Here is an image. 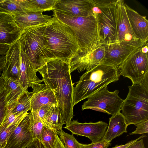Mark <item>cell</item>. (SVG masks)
Returning a JSON list of instances; mask_svg holds the SVG:
<instances>
[{
	"mask_svg": "<svg viewBox=\"0 0 148 148\" xmlns=\"http://www.w3.org/2000/svg\"><path fill=\"white\" fill-rule=\"evenodd\" d=\"M45 85L54 94L63 119L68 125L74 116L73 94L74 84L69 64L56 59L46 62L38 71Z\"/></svg>",
	"mask_w": 148,
	"mask_h": 148,
	"instance_id": "obj_1",
	"label": "cell"
},
{
	"mask_svg": "<svg viewBox=\"0 0 148 148\" xmlns=\"http://www.w3.org/2000/svg\"><path fill=\"white\" fill-rule=\"evenodd\" d=\"M53 16V20L46 25L45 30L47 44L56 59L69 64L80 50L77 38L71 28Z\"/></svg>",
	"mask_w": 148,
	"mask_h": 148,
	"instance_id": "obj_2",
	"label": "cell"
},
{
	"mask_svg": "<svg viewBox=\"0 0 148 148\" xmlns=\"http://www.w3.org/2000/svg\"><path fill=\"white\" fill-rule=\"evenodd\" d=\"M120 76L118 68L103 64L86 71L74 87L73 106L110 83L118 80Z\"/></svg>",
	"mask_w": 148,
	"mask_h": 148,
	"instance_id": "obj_3",
	"label": "cell"
},
{
	"mask_svg": "<svg viewBox=\"0 0 148 148\" xmlns=\"http://www.w3.org/2000/svg\"><path fill=\"white\" fill-rule=\"evenodd\" d=\"M47 24L26 29L18 40L21 50L28 57L37 72L46 62L56 59L49 49L44 35Z\"/></svg>",
	"mask_w": 148,
	"mask_h": 148,
	"instance_id": "obj_4",
	"label": "cell"
},
{
	"mask_svg": "<svg viewBox=\"0 0 148 148\" xmlns=\"http://www.w3.org/2000/svg\"><path fill=\"white\" fill-rule=\"evenodd\" d=\"M121 110L127 126L148 119V75L143 82L129 86Z\"/></svg>",
	"mask_w": 148,
	"mask_h": 148,
	"instance_id": "obj_5",
	"label": "cell"
},
{
	"mask_svg": "<svg viewBox=\"0 0 148 148\" xmlns=\"http://www.w3.org/2000/svg\"><path fill=\"white\" fill-rule=\"evenodd\" d=\"M53 11V15L70 27L75 34L80 47L78 51L91 49L100 42L97 20L93 15L71 16Z\"/></svg>",
	"mask_w": 148,
	"mask_h": 148,
	"instance_id": "obj_6",
	"label": "cell"
},
{
	"mask_svg": "<svg viewBox=\"0 0 148 148\" xmlns=\"http://www.w3.org/2000/svg\"><path fill=\"white\" fill-rule=\"evenodd\" d=\"M119 91H110L106 87L88 98L82 110L90 109L112 115L120 112L124 100L119 96Z\"/></svg>",
	"mask_w": 148,
	"mask_h": 148,
	"instance_id": "obj_7",
	"label": "cell"
},
{
	"mask_svg": "<svg viewBox=\"0 0 148 148\" xmlns=\"http://www.w3.org/2000/svg\"><path fill=\"white\" fill-rule=\"evenodd\" d=\"M148 40L121 42L105 45V54L101 64L118 68L125 60L139 50Z\"/></svg>",
	"mask_w": 148,
	"mask_h": 148,
	"instance_id": "obj_8",
	"label": "cell"
},
{
	"mask_svg": "<svg viewBox=\"0 0 148 148\" xmlns=\"http://www.w3.org/2000/svg\"><path fill=\"white\" fill-rule=\"evenodd\" d=\"M117 0H113L105 5L96 6L101 10L96 17L98 24L100 42L108 45L117 42L115 16Z\"/></svg>",
	"mask_w": 148,
	"mask_h": 148,
	"instance_id": "obj_9",
	"label": "cell"
},
{
	"mask_svg": "<svg viewBox=\"0 0 148 148\" xmlns=\"http://www.w3.org/2000/svg\"><path fill=\"white\" fill-rule=\"evenodd\" d=\"M120 75L127 77L132 84L141 83L148 75V53L140 49L129 57L118 67Z\"/></svg>",
	"mask_w": 148,
	"mask_h": 148,
	"instance_id": "obj_10",
	"label": "cell"
},
{
	"mask_svg": "<svg viewBox=\"0 0 148 148\" xmlns=\"http://www.w3.org/2000/svg\"><path fill=\"white\" fill-rule=\"evenodd\" d=\"M105 54V45L100 42L91 49L78 51L69 61L71 73L76 70L79 72L91 70L102 63Z\"/></svg>",
	"mask_w": 148,
	"mask_h": 148,
	"instance_id": "obj_11",
	"label": "cell"
},
{
	"mask_svg": "<svg viewBox=\"0 0 148 148\" xmlns=\"http://www.w3.org/2000/svg\"><path fill=\"white\" fill-rule=\"evenodd\" d=\"M108 126L107 123L102 121L82 123L77 120H73L68 125L64 127L70 131L73 134L88 138L92 143H94L102 139Z\"/></svg>",
	"mask_w": 148,
	"mask_h": 148,
	"instance_id": "obj_12",
	"label": "cell"
},
{
	"mask_svg": "<svg viewBox=\"0 0 148 148\" xmlns=\"http://www.w3.org/2000/svg\"><path fill=\"white\" fill-rule=\"evenodd\" d=\"M123 0H117L115 5V16L117 42L135 41L138 40L132 31Z\"/></svg>",
	"mask_w": 148,
	"mask_h": 148,
	"instance_id": "obj_13",
	"label": "cell"
},
{
	"mask_svg": "<svg viewBox=\"0 0 148 148\" xmlns=\"http://www.w3.org/2000/svg\"><path fill=\"white\" fill-rule=\"evenodd\" d=\"M53 10L71 16L87 17L93 15L90 0H58Z\"/></svg>",
	"mask_w": 148,
	"mask_h": 148,
	"instance_id": "obj_14",
	"label": "cell"
},
{
	"mask_svg": "<svg viewBox=\"0 0 148 148\" xmlns=\"http://www.w3.org/2000/svg\"><path fill=\"white\" fill-rule=\"evenodd\" d=\"M30 125L29 114L15 128L4 148H27L28 147L34 140Z\"/></svg>",
	"mask_w": 148,
	"mask_h": 148,
	"instance_id": "obj_15",
	"label": "cell"
},
{
	"mask_svg": "<svg viewBox=\"0 0 148 148\" xmlns=\"http://www.w3.org/2000/svg\"><path fill=\"white\" fill-rule=\"evenodd\" d=\"M22 32L13 15L0 12V44L13 43L19 39Z\"/></svg>",
	"mask_w": 148,
	"mask_h": 148,
	"instance_id": "obj_16",
	"label": "cell"
},
{
	"mask_svg": "<svg viewBox=\"0 0 148 148\" xmlns=\"http://www.w3.org/2000/svg\"><path fill=\"white\" fill-rule=\"evenodd\" d=\"M42 11L27 10L13 15L15 21L22 32L28 28L47 24L53 20V17L42 14Z\"/></svg>",
	"mask_w": 148,
	"mask_h": 148,
	"instance_id": "obj_17",
	"label": "cell"
},
{
	"mask_svg": "<svg viewBox=\"0 0 148 148\" xmlns=\"http://www.w3.org/2000/svg\"><path fill=\"white\" fill-rule=\"evenodd\" d=\"M21 48L18 40L9 45L6 53L4 67L1 73L4 77L19 80Z\"/></svg>",
	"mask_w": 148,
	"mask_h": 148,
	"instance_id": "obj_18",
	"label": "cell"
},
{
	"mask_svg": "<svg viewBox=\"0 0 148 148\" xmlns=\"http://www.w3.org/2000/svg\"><path fill=\"white\" fill-rule=\"evenodd\" d=\"M37 71L27 55L21 49L20 55L19 77L18 81L26 90L36 84L42 81L36 75Z\"/></svg>",
	"mask_w": 148,
	"mask_h": 148,
	"instance_id": "obj_19",
	"label": "cell"
},
{
	"mask_svg": "<svg viewBox=\"0 0 148 148\" xmlns=\"http://www.w3.org/2000/svg\"><path fill=\"white\" fill-rule=\"evenodd\" d=\"M32 88L30 111H36L44 105L52 106L57 105L53 92L45 84H36Z\"/></svg>",
	"mask_w": 148,
	"mask_h": 148,
	"instance_id": "obj_20",
	"label": "cell"
},
{
	"mask_svg": "<svg viewBox=\"0 0 148 148\" xmlns=\"http://www.w3.org/2000/svg\"><path fill=\"white\" fill-rule=\"evenodd\" d=\"M125 5L127 16L135 37L138 40H148V21L146 16L140 15L126 3Z\"/></svg>",
	"mask_w": 148,
	"mask_h": 148,
	"instance_id": "obj_21",
	"label": "cell"
},
{
	"mask_svg": "<svg viewBox=\"0 0 148 148\" xmlns=\"http://www.w3.org/2000/svg\"><path fill=\"white\" fill-rule=\"evenodd\" d=\"M127 125L120 112L112 115L109 119V122L106 133L102 139L110 142L115 138L127 133Z\"/></svg>",
	"mask_w": 148,
	"mask_h": 148,
	"instance_id": "obj_22",
	"label": "cell"
},
{
	"mask_svg": "<svg viewBox=\"0 0 148 148\" xmlns=\"http://www.w3.org/2000/svg\"><path fill=\"white\" fill-rule=\"evenodd\" d=\"M4 78L7 106L15 105L21 97L28 91L23 88L18 80L7 77Z\"/></svg>",
	"mask_w": 148,
	"mask_h": 148,
	"instance_id": "obj_23",
	"label": "cell"
},
{
	"mask_svg": "<svg viewBox=\"0 0 148 148\" xmlns=\"http://www.w3.org/2000/svg\"><path fill=\"white\" fill-rule=\"evenodd\" d=\"M44 126L59 135L65 124L57 105L52 106L45 115L42 122Z\"/></svg>",
	"mask_w": 148,
	"mask_h": 148,
	"instance_id": "obj_24",
	"label": "cell"
},
{
	"mask_svg": "<svg viewBox=\"0 0 148 148\" xmlns=\"http://www.w3.org/2000/svg\"><path fill=\"white\" fill-rule=\"evenodd\" d=\"M27 10L35 11L28 0H3L0 3V12L12 15Z\"/></svg>",
	"mask_w": 148,
	"mask_h": 148,
	"instance_id": "obj_25",
	"label": "cell"
},
{
	"mask_svg": "<svg viewBox=\"0 0 148 148\" xmlns=\"http://www.w3.org/2000/svg\"><path fill=\"white\" fill-rule=\"evenodd\" d=\"M15 105L7 106L6 114L1 124L2 126L7 127L12 125L17 126L29 114L28 112L18 114L14 113L13 110Z\"/></svg>",
	"mask_w": 148,
	"mask_h": 148,
	"instance_id": "obj_26",
	"label": "cell"
},
{
	"mask_svg": "<svg viewBox=\"0 0 148 148\" xmlns=\"http://www.w3.org/2000/svg\"><path fill=\"white\" fill-rule=\"evenodd\" d=\"M30 128L34 139H37L40 141L41 134L44 126L36 112L30 111Z\"/></svg>",
	"mask_w": 148,
	"mask_h": 148,
	"instance_id": "obj_27",
	"label": "cell"
},
{
	"mask_svg": "<svg viewBox=\"0 0 148 148\" xmlns=\"http://www.w3.org/2000/svg\"><path fill=\"white\" fill-rule=\"evenodd\" d=\"M31 92L28 91L23 94L14 108L13 112L16 114L28 112L31 109L30 98Z\"/></svg>",
	"mask_w": 148,
	"mask_h": 148,
	"instance_id": "obj_28",
	"label": "cell"
},
{
	"mask_svg": "<svg viewBox=\"0 0 148 148\" xmlns=\"http://www.w3.org/2000/svg\"><path fill=\"white\" fill-rule=\"evenodd\" d=\"M56 134L53 130L44 126L40 141L45 148H53L56 140Z\"/></svg>",
	"mask_w": 148,
	"mask_h": 148,
	"instance_id": "obj_29",
	"label": "cell"
},
{
	"mask_svg": "<svg viewBox=\"0 0 148 148\" xmlns=\"http://www.w3.org/2000/svg\"><path fill=\"white\" fill-rule=\"evenodd\" d=\"M35 8L40 11L44 12L53 10L58 0H28Z\"/></svg>",
	"mask_w": 148,
	"mask_h": 148,
	"instance_id": "obj_30",
	"label": "cell"
},
{
	"mask_svg": "<svg viewBox=\"0 0 148 148\" xmlns=\"http://www.w3.org/2000/svg\"><path fill=\"white\" fill-rule=\"evenodd\" d=\"M65 148H79L80 143L75 138L73 134H70L62 130L59 135Z\"/></svg>",
	"mask_w": 148,
	"mask_h": 148,
	"instance_id": "obj_31",
	"label": "cell"
},
{
	"mask_svg": "<svg viewBox=\"0 0 148 148\" xmlns=\"http://www.w3.org/2000/svg\"><path fill=\"white\" fill-rule=\"evenodd\" d=\"M17 126L12 125L8 127L0 126V148H4L7 141Z\"/></svg>",
	"mask_w": 148,
	"mask_h": 148,
	"instance_id": "obj_32",
	"label": "cell"
},
{
	"mask_svg": "<svg viewBox=\"0 0 148 148\" xmlns=\"http://www.w3.org/2000/svg\"><path fill=\"white\" fill-rule=\"evenodd\" d=\"M6 90L5 88L0 91V126L4 119L6 112Z\"/></svg>",
	"mask_w": 148,
	"mask_h": 148,
	"instance_id": "obj_33",
	"label": "cell"
},
{
	"mask_svg": "<svg viewBox=\"0 0 148 148\" xmlns=\"http://www.w3.org/2000/svg\"><path fill=\"white\" fill-rule=\"evenodd\" d=\"M111 145L110 142L102 139L99 142L89 144L80 143L79 148H107Z\"/></svg>",
	"mask_w": 148,
	"mask_h": 148,
	"instance_id": "obj_34",
	"label": "cell"
},
{
	"mask_svg": "<svg viewBox=\"0 0 148 148\" xmlns=\"http://www.w3.org/2000/svg\"><path fill=\"white\" fill-rule=\"evenodd\" d=\"M135 125L136 126V130L130 133V134H148V119L140 122Z\"/></svg>",
	"mask_w": 148,
	"mask_h": 148,
	"instance_id": "obj_35",
	"label": "cell"
},
{
	"mask_svg": "<svg viewBox=\"0 0 148 148\" xmlns=\"http://www.w3.org/2000/svg\"><path fill=\"white\" fill-rule=\"evenodd\" d=\"M51 106L48 105H44L41 107L36 111L35 112L42 122Z\"/></svg>",
	"mask_w": 148,
	"mask_h": 148,
	"instance_id": "obj_36",
	"label": "cell"
},
{
	"mask_svg": "<svg viewBox=\"0 0 148 148\" xmlns=\"http://www.w3.org/2000/svg\"><path fill=\"white\" fill-rule=\"evenodd\" d=\"M126 148H146L143 139L138 140L132 143Z\"/></svg>",
	"mask_w": 148,
	"mask_h": 148,
	"instance_id": "obj_37",
	"label": "cell"
},
{
	"mask_svg": "<svg viewBox=\"0 0 148 148\" xmlns=\"http://www.w3.org/2000/svg\"><path fill=\"white\" fill-rule=\"evenodd\" d=\"M146 136L145 135H143L138 138L135 140H131L125 145H116L115 147H112V148H126L129 145L133 143L134 142L140 139H142L144 138H145L146 137Z\"/></svg>",
	"mask_w": 148,
	"mask_h": 148,
	"instance_id": "obj_38",
	"label": "cell"
},
{
	"mask_svg": "<svg viewBox=\"0 0 148 148\" xmlns=\"http://www.w3.org/2000/svg\"><path fill=\"white\" fill-rule=\"evenodd\" d=\"M27 148H45L40 140L38 139H34L31 144Z\"/></svg>",
	"mask_w": 148,
	"mask_h": 148,
	"instance_id": "obj_39",
	"label": "cell"
},
{
	"mask_svg": "<svg viewBox=\"0 0 148 148\" xmlns=\"http://www.w3.org/2000/svg\"><path fill=\"white\" fill-rule=\"evenodd\" d=\"M53 148H65L64 144L57 134H56V140Z\"/></svg>",
	"mask_w": 148,
	"mask_h": 148,
	"instance_id": "obj_40",
	"label": "cell"
},
{
	"mask_svg": "<svg viewBox=\"0 0 148 148\" xmlns=\"http://www.w3.org/2000/svg\"><path fill=\"white\" fill-rule=\"evenodd\" d=\"M9 47L8 45L0 44V56H5Z\"/></svg>",
	"mask_w": 148,
	"mask_h": 148,
	"instance_id": "obj_41",
	"label": "cell"
},
{
	"mask_svg": "<svg viewBox=\"0 0 148 148\" xmlns=\"http://www.w3.org/2000/svg\"><path fill=\"white\" fill-rule=\"evenodd\" d=\"M5 60V56H0V75L3 70Z\"/></svg>",
	"mask_w": 148,
	"mask_h": 148,
	"instance_id": "obj_42",
	"label": "cell"
},
{
	"mask_svg": "<svg viewBox=\"0 0 148 148\" xmlns=\"http://www.w3.org/2000/svg\"><path fill=\"white\" fill-rule=\"evenodd\" d=\"M5 88V79L1 75L0 77V91Z\"/></svg>",
	"mask_w": 148,
	"mask_h": 148,
	"instance_id": "obj_43",
	"label": "cell"
},
{
	"mask_svg": "<svg viewBox=\"0 0 148 148\" xmlns=\"http://www.w3.org/2000/svg\"><path fill=\"white\" fill-rule=\"evenodd\" d=\"M141 52L144 53H148V43H147L145 45L143 46L140 49Z\"/></svg>",
	"mask_w": 148,
	"mask_h": 148,
	"instance_id": "obj_44",
	"label": "cell"
},
{
	"mask_svg": "<svg viewBox=\"0 0 148 148\" xmlns=\"http://www.w3.org/2000/svg\"><path fill=\"white\" fill-rule=\"evenodd\" d=\"M3 0H0V3L2 2Z\"/></svg>",
	"mask_w": 148,
	"mask_h": 148,
	"instance_id": "obj_45",
	"label": "cell"
}]
</instances>
